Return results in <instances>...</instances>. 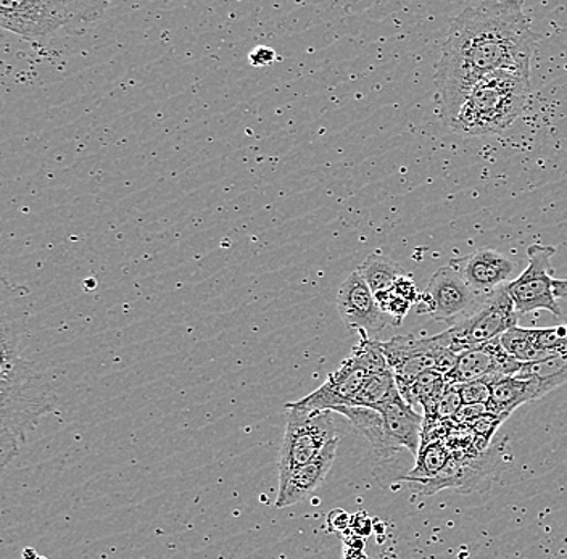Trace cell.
<instances>
[{
    "mask_svg": "<svg viewBox=\"0 0 567 559\" xmlns=\"http://www.w3.org/2000/svg\"><path fill=\"white\" fill-rule=\"evenodd\" d=\"M537 34L517 0H484L461 10L442 45L435 72L441 116L446 126L467 92L495 72L530 76Z\"/></svg>",
    "mask_w": 567,
    "mask_h": 559,
    "instance_id": "1",
    "label": "cell"
},
{
    "mask_svg": "<svg viewBox=\"0 0 567 559\" xmlns=\"http://www.w3.org/2000/svg\"><path fill=\"white\" fill-rule=\"evenodd\" d=\"M56 408L52 382L33 361L20 355L9 324L0 334V466L6 469L20 453L42 417Z\"/></svg>",
    "mask_w": 567,
    "mask_h": 559,
    "instance_id": "2",
    "label": "cell"
},
{
    "mask_svg": "<svg viewBox=\"0 0 567 559\" xmlns=\"http://www.w3.org/2000/svg\"><path fill=\"white\" fill-rule=\"evenodd\" d=\"M530 76L513 72L487 74L467 92L450 130L466 137L503 133L529 104Z\"/></svg>",
    "mask_w": 567,
    "mask_h": 559,
    "instance_id": "3",
    "label": "cell"
},
{
    "mask_svg": "<svg viewBox=\"0 0 567 559\" xmlns=\"http://www.w3.org/2000/svg\"><path fill=\"white\" fill-rule=\"evenodd\" d=\"M390 370L382 353L381 341L360 338L352 355L343 361L336 373L329 374L328 381L311 392L307 397L293 400L286 408L301 412H332L342 406L352 405L353 398L372 374Z\"/></svg>",
    "mask_w": 567,
    "mask_h": 559,
    "instance_id": "4",
    "label": "cell"
},
{
    "mask_svg": "<svg viewBox=\"0 0 567 559\" xmlns=\"http://www.w3.org/2000/svg\"><path fill=\"white\" fill-rule=\"evenodd\" d=\"M106 3L0 0V27L24 39H45L62 28L104 17Z\"/></svg>",
    "mask_w": 567,
    "mask_h": 559,
    "instance_id": "5",
    "label": "cell"
},
{
    "mask_svg": "<svg viewBox=\"0 0 567 559\" xmlns=\"http://www.w3.org/2000/svg\"><path fill=\"white\" fill-rule=\"evenodd\" d=\"M519 313L514 307L508 286H503L491 296L485 297L481 307L463 321L450 325L441 332L442 345L455 352L456 355L470 349L494 342L509 329L516 328Z\"/></svg>",
    "mask_w": 567,
    "mask_h": 559,
    "instance_id": "6",
    "label": "cell"
},
{
    "mask_svg": "<svg viewBox=\"0 0 567 559\" xmlns=\"http://www.w3.org/2000/svg\"><path fill=\"white\" fill-rule=\"evenodd\" d=\"M287 426L279 451V484L286 483L297 469L308 465L336 441L337 431L332 412H301L286 408Z\"/></svg>",
    "mask_w": 567,
    "mask_h": 559,
    "instance_id": "7",
    "label": "cell"
},
{
    "mask_svg": "<svg viewBox=\"0 0 567 559\" xmlns=\"http://www.w3.org/2000/svg\"><path fill=\"white\" fill-rule=\"evenodd\" d=\"M484 299L467 286L452 265H446L434 272L421 293L417 311L429 314L432 320L455 324L473 314Z\"/></svg>",
    "mask_w": 567,
    "mask_h": 559,
    "instance_id": "8",
    "label": "cell"
},
{
    "mask_svg": "<svg viewBox=\"0 0 567 559\" xmlns=\"http://www.w3.org/2000/svg\"><path fill=\"white\" fill-rule=\"evenodd\" d=\"M555 247L534 244L527 249L529 265L508 284L514 307L519 314L545 310L561 317V308L555 293V278L551 276V258Z\"/></svg>",
    "mask_w": 567,
    "mask_h": 559,
    "instance_id": "9",
    "label": "cell"
},
{
    "mask_svg": "<svg viewBox=\"0 0 567 559\" xmlns=\"http://www.w3.org/2000/svg\"><path fill=\"white\" fill-rule=\"evenodd\" d=\"M502 452L488 448L478 456H452L446 468L437 477L424 483H408V487L417 495H434L441 490L471 494L478 488L488 487V484L502 473Z\"/></svg>",
    "mask_w": 567,
    "mask_h": 559,
    "instance_id": "10",
    "label": "cell"
},
{
    "mask_svg": "<svg viewBox=\"0 0 567 559\" xmlns=\"http://www.w3.org/2000/svg\"><path fill=\"white\" fill-rule=\"evenodd\" d=\"M337 311L350 331H357L360 338L378 341L392 320L381 310L370 286L353 271L337 292Z\"/></svg>",
    "mask_w": 567,
    "mask_h": 559,
    "instance_id": "11",
    "label": "cell"
},
{
    "mask_svg": "<svg viewBox=\"0 0 567 559\" xmlns=\"http://www.w3.org/2000/svg\"><path fill=\"white\" fill-rule=\"evenodd\" d=\"M382 353L390 370L395 374L396 387L403 389L417 380L425 371L435 370L439 359L446 349L439 335H395L381 342Z\"/></svg>",
    "mask_w": 567,
    "mask_h": 559,
    "instance_id": "12",
    "label": "cell"
},
{
    "mask_svg": "<svg viewBox=\"0 0 567 559\" xmlns=\"http://www.w3.org/2000/svg\"><path fill=\"white\" fill-rule=\"evenodd\" d=\"M524 363L512 359L503 349L502 341L484 343L476 349L460 353L455 368L445 376L446 384L460 385L491 376H516Z\"/></svg>",
    "mask_w": 567,
    "mask_h": 559,
    "instance_id": "13",
    "label": "cell"
},
{
    "mask_svg": "<svg viewBox=\"0 0 567 559\" xmlns=\"http://www.w3.org/2000/svg\"><path fill=\"white\" fill-rule=\"evenodd\" d=\"M453 268L463 276L474 292L481 297L491 296L495 290L513 282L516 267L506 255L494 249H482L467 257L453 260Z\"/></svg>",
    "mask_w": 567,
    "mask_h": 559,
    "instance_id": "14",
    "label": "cell"
},
{
    "mask_svg": "<svg viewBox=\"0 0 567 559\" xmlns=\"http://www.w3.org/2000/svg\"><path fill=\"white\" fill-rule=\"evenodd\" d=\"M334 413L346 416L352 423L354 429L361 435H364L370 442L372 453H374L375 479L381 483L382 476L392 463H395L396 456L403 451L388 431H385L384 421L375 410L361 408V406H342L337 408Z\"/></svg>",
    "mask_w": 567,
    "mask_h": 559,
    "instance_id": "15",
    "label": "cell"
},
{
    "mask_svg": "<svg viewBox=\"0 0 567 559\" xmlns=\"http://www.w3.org/2000/svg\"><path fill=\"white\" fill-rule=\"evenodd\" d=\"M337 448H339V438L326 445L324 451L319 453L313 462L297 469L286 483L279 484L276 508H287L310 497L324 483L326 476L334 465Z\"/></svg>",
    "mask_w": 567,
    "mask_h": 559,
    "instance_id": "16",
    "label": "cell"
},
{
    "mask_svg": "<svg viewBox=\"0 0 567 559\" xmlns=\"http://www.w3.org/2000/svg\"><path fill=\"white\" fill-rule=\"evenodd\" d=\"M378 413L382 416L390 437L416 458L421 448L424 415L416 413V408H413L400 392L382 405Z\"/></svg>",
    "mask_w": 567,
    "mask_h": 559,
    "instance_id": "17",
    "label": "cell"
},
{
    "mask_svg": "<svg viewBox=\"0 0 567 559\" xmlns=\"http://www.w3.org/2000/svg\"><path fill=\"white\" fill-rule=\"evenodd\" d=\"M547 394V389L540 381L526 374L502 377L492 387L491 402L487 403L488 413L508 420L514 410Z\"/></svg>",
    "mask_w": 567,
    "mask_h": 559,
    "instance_id": "18",
    "label": "cell"
},
{
    "mask_svg": "<svg viewBox=\"0 0 567 559\" xmlns=\"http://www.w3.org/2000/svg\"><path fill=\"white\" fill-rule=\"evenodd\" d=\"M446 381L439 371H425L416 381L411 382L406 387L399 389L400 395L410 403L413 408L421 406L424 413V421L432 420L441 402L443 392L446 389Z\"/></svg>",
    "mask_w": 567,
    "mask_h": 559,
    "instance_id": "19",
    "label": "cell"
},
{
    "mask_svg": "<svg viewBox=\"0 0 567 559\" xmlns=\"http://www.w3.org/2000/svg\"><path fill=\"white\" fill-rule=\"evenodd\" d=\"M452 456V452H450V448L446 447L443 441L423 444L420 452H417L414 468L405 477H400V480L408 484L434 479L446 468Z\"/></svg>",
    "mask_w": 567,
    "mask_h": 559,
    "instance_id": "20",
    "label": "cell"
},
{
    "mask_svg": "<svg viewBox=\"0 0 567 559\" xmlns=\"http://www.w3.org/2000/svg\"><path fill=\"white\" fill-rule=\"evenodd\" d=\"M357 271L360 272L364 282L370 286L372 293L392 288L400 278L406 276L399 263L381 253L370 255Z\"/></svg>",
    "mask_w": 567,
    "mask_h": 559,
    "instance_id": "21",
    "label": "cell"
},
{
    "mask_svg": "<svg viewBox=\"0 0 567 559\" xmlns=\"http://www.w3.org/2000/svg\"><path fill=\"white\" fill-rule=\"evenodd\" d=\"M396 394H399V387H396L395 374L392 370H388L384 373L372 374L370 380L364 382L363 387L358 392L350 406H361V408L378 412L382 405H385Z\"/></svg>",
    "mask_w": 567,
    "mask_h": 559,
    "instance_id": "22",
    "label": "cell"
},
{
    "mask_svg": "<svg viewBox=\"0 0 567 559\" xmlns=\"http://www.w3.org/2000/svg\"><path fill=\"white\" fill-rule=\"evenodd\" d=\"M499 341H502L506 353L520 363H537V361H544L551 356L535 345L532 341L530 329L519 328V325L505 332Z\"/></svg>",
    "mask_w": 567,
    "mask_h": 559,
    "instance_id": "23",
    "label": "cell"
},
{
    "mask_svg": "<svg viewBox=\"0 0 567 559\" xmlns=\"http://www.w3.org/2000/svg\"><path fill=\"white\" fill-rule=\"evenodd\" d=\"M519 374L535 377L545 385L547 392L555 391L559 385L567 382V352L556 353L537 363H524Z\"/></svg>",
    "mask_w": 567,
    "mask_h": 559,
    "instance_id": "24",
    "label": "cell"
},
{
    "mask_svg": "<svg viewBox=\"0 0 567 559\" xmlns=\"http://www.w3.org/2000/svg\"><path fill=\"white\" fill-rule=\"evenodd\" d=\"M502 380L499 376L484 377V380L466 382L460 384L458 391L463 405H474V403H482L487 405L492 397V387L496 381Z\"/></svg>",
    "mask_w": 567,
    "mask_h": 559,
    "instance_id": "25",
    "label": "cell"
},
{
    "mask_svg": "<svg viewBox=\"0 0 567 559\" xmlns=\"http://www.w3.org/2000/svg\"><path fill=\"white\" fill-rule=\"evenodd\" d=\"M506 420L503 417L492 415V413H487V415L478 417V420L471 423V429L476 434V451L478 453H485L491 447L492 438L495 437L496 431L498 427L505 423Z\"/></svg>",
    "mask_w": 567,
    "mask_h": 559,
    "instance_id": "26",
    "label": "cell"
},
{
    "mask_svg": "<svg viewBox=\"0 0 567 559\" xmlns=\"http://www.w3.org/2000/svg\"><path fill=\"white\" fill-rule=\"evenodd\" d=\"M461 406H463V400H461L458 385H446L445 392H443L441 402H439L437 410H435V415L432 420L453 421L455 420L456 413L460 412Z\"/></svg>",
    "mask_w": 567,
    "mask_h": 559,
    "instance_id": "27",
    "label": "cell"
},
{
    "mask_svg": "<svg viewBox=\"0 0 567 559\" xmlns=\"http://www.w3.org/2000/svg\"><path fill=\"white\" fill-rule=\"evenodd\" d=\"M278 60V52L272 48H268V45H257L248 54V62L255 69H266V66L275 65Z\"/></svg>",
    "mask_w": 567,
    "mask_h": 559,
    "instance_id": "28",
    "label": "cell"
},
{
    "mask_svg": "<svg viewBox=\"0 0 567 559\" xmlns=\"http://www.w3.org/2000/svg\"><path fill=\"white\" fill-rule=\"evenodd\" d=\"M326 526H328L329 532L347 536L350 532V526H352V515L343 511V509H332L326 518Z\"/></svg>",
    "mask_w": 567,
    "mask_h": 559,
    "instance_id": "29",
    "label": "cell"
},
{
    "mask_svg": "<svg viewBox=\"0 0 567 559\" xmlns=\"http://www.w3.org/2000/svg\"><path fill=\"white\" fill-rule=\"evenodd\" d=\"M487 405H482V403H474V405H463L461 406L460 412L456 413L453 423L467 424V426H470L471 423H474V421L478 420L481 416L487 415Z\"/></svg>",
    "mask_w": 567,
    "mask_h": 559,
    "instance_id": "30",
    "label": "cell"
},
{
    "mask_svg": "<svg viewBox=\"0 0 567 559\" xmlns=\"http://www.w3.org/2000/svg\"><path fill=\"white\" fill-rule=\"evenodd\" d=\"M372 519L367 513H357V515L352 516V526H350V532L354 534V536L361 537V539H367L372 534Z\"/></svg>",
    "mask_w": 567,
    "mask_h": 559,
    "instance_id": "31",
    "label": "cell"
},
{
    "mask_svg": "<svg viewBox=\"0 0 567 559\" xmlns=\"http://www.w3.org/2000/svg\"><path fill=\"white\" fill-rule=\"evenodd\" d=\"M555 293L556 299H567V279H556Z\"/></svg>",
    "mask_w": 567,
    "mask_h": 559,
    "instance_id": "32",
    "label": "cell"
},
{
    "mask_svg": "<svg viewBox=\"0 0 567 559\" xmlns=\"http://www.w3.org/2000/svg\"><path fill=\"white\" fill-rule=\"evenodd\" d=\"M39 555L35 553V550L33 548H24L23 550V559H38Z\"/></svg>",
    "mask_w": 567,
    "mask_h": 559,
    "instance_id": "33",
    "label": "cell"
},
{
    "mask_svg": "<svg viewBox=\"0 0 567 559\" xmlns=\"http://www.w3.org/2000/svg\"><path fill=\"white\" fill-rule=\"evenodd\" d=\"M38 559H49V558H45V557H39Z\"/></svg>",
    "mask_w": 567,
    "mask_h": 559,
    "instance_id": "34",
    "label": "cell"
}]
</instances>
